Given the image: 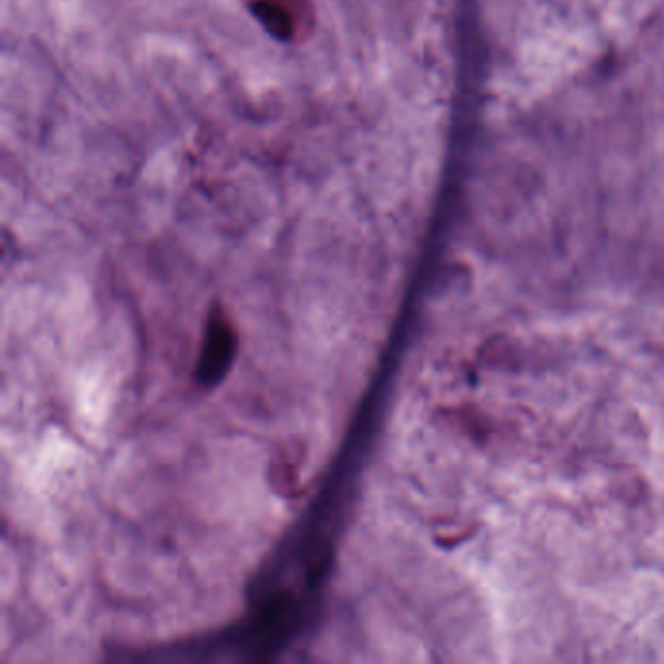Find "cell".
Listing matches in <instances>:
<instances>
[{
  "label": "cell",
  "instance_id": "obj_1",
  "mask_svg": "<svg viewBox=\"0 0 664 664\" xmlns=\"http://www.w3.org/2000/svg\"><path fill=\"white\" fill-rule=\"evenodd\" d=\"M247 10L261 26L285 43H298L310 38L316 14L310 0H244Z\"/></svg>",
  "mask_w": 664,
  "mask_h": 664
}]
</instances>
